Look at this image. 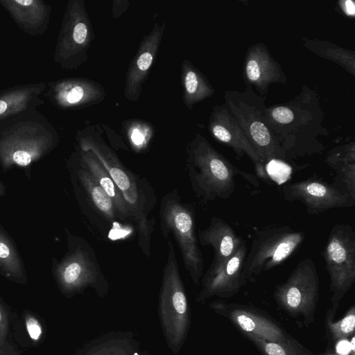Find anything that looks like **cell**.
<instances>
[{
	"mask_svg": "<svg viewBox=\"0 0 355 355\" xmlns=\"http://www.w3.org/2000/svg\"><path fill=\"white\" fill-rule=\"evenodd\" d=\"M335 182L340 181L344 184V191L352 200H355V163L344 166L337 171Z\"/></svg>",
	"mask_w": 355,
	"mask_h": 355,
	"instance_id": "cell-26",
	"label": "cell"
},
{
	"mask_svg": "<svg viewBox=\"0 0 355 355\" xmlns=\"http://www.w3.org/2000/svg\"><path fill=\"white\" fill-rule=\"evenodd\" d=\"M338 6L343 14L348 17H354L355 3L352 0H340L338 1Z\"/></svg>",
	"mask_w": 355,
	"mask_h": 355,
	"instance_id": "cell-28",
	"label": "cell"
},
{
	"mask_svg": "<svg viewBox=\"0 0 355 355\" xmlns=\"http://www.w3.org/2000/svg\"><path fill=\"white\" fill-rule=\"evenodd\" d=\"M53 146L47 130H2L0 164L4 170L28 166L45 156Z\"/></svg>",
	"mask_w": 355,
	"mask_h": 355,
	"instance_id": "cell-12",
	"label": "cell"
},
{
	"mask_svg": "<svg viewBox=\"0 0 355 355\" xmlns=\"http://www.w3.org/2000/svg\"><path fill=\"white\" fill-rule=\"evenodd\" d=\"M84 95V91L81 87L76 86L71 88L65 96L67 103L74 104L80 101Z\"/></svg>",
	"mask_w": 355,
	"mask_h": 355,
	"instance_id": "cell-29",
	"label": "cell"
},
{
	"mask_svg": "<svg viewBox=\"0 0 355 355\" xmlns=\"http://www.w3.org/2000/svg\"><path fill=\"white\" fill-rule=\"evenodd\" d=\"M266 120L288 159L323 150L319 137L328 135L324 112L318 93L306 85L288 102L266 106Z\"/></svg>",
	"mask_w": 355,
	"mask_h": 355,
	"instance_id": "cell-1",
	"label": "cell"
},
{
	"mask_svg": "<svg viewBox=\"0 0 355 355\" xmlns=\"http://www.w3.org/2000/svg\"><path fill=\"white\" fill-rule=\"evenodd\" d=\"M303 46L318 56L332 61L355 76V52L327 40L302 37Z\"/></svg>",
	"mask_w": 355,
	"mask_h": 355,
	"instance_id": "cell-22",
	"label": "cell"
},
{
	"mask_svg": "<svg viewBox=\"0 0 355 355\" xmlns=\"http://www.w3.org/2000/svg\"><path fill=\"white\" fill-rule=\"evenodd\" d=\"M315 355H339V354H336L334 350L328 349L323 353H321L319 354H315Z\"/></svg>",
	"mask_w": 355,
	"mask_h": 355,
	"instance_id": "cell-34",
	"label": "cell"
},
{
	"mask_svg": "<svg viewBox=\"0 0 355 355\" xmlns=\"http://www.w3.org/2000/svg\"><path fill=\"white\" fill-rule=\"evenodd\" d=\"M160 230L165 239L172 234L182 254L183 263L193 283L198 285L203 276V259L196 231L195 208L183 202L177 189L166 193L159 205Z\"/></svg>",
	"mask_w": 355,
	"mask_h": 355,
	"instance_id": "cell-6",
	"label": "cell"
},
{
	"mask_svg": "<svg viewBox=\"0 0 355 355\" xmlns=\"http://www.w3.org/2000/svg\"><path fill=\"white\" fill-rule=\"evenodd\" d=\"M209 306L230 320L244 336L268 342H285L292 337L276 320L254 306L219 299L211 302Z\"/></svg>",
	"mask_w": 355,
	"mask_h": 355,
	"instance_id": "cell-10",
	"label": "cell"
},
{
	"mask_svg": "<svg viewBox=\"0 0 355 355\" xmlns=\"http://www.w3.org/2000/svg\"><path fill=\"white\" fill-rule=\"evenodd\" d=\"M198 243L202 246H211L214 257L209 269L220 266L239 249L243 240L223 218L214 216L209 225L198 231Z\"/></svg>",
	"mask_w": 355,
	"mask_h": 355,
	"instance_id": "cell-17",
	"label": "cell"
},
{
	"mask_svg": "<svg viewBox=\"0 0 355 355\" xmlns=\"http://www.w3.org/2000/svg\"><path fill=\"white\" fill-rule=\"evenodd\" d=\"M243 77L245 88L254 89L261 96H266L270 85L287 83L281 65L261 42L248 47L243 60Z\"/></svg>",
	"mask_w": 355,
	"mask_h": 355,
	"instance_id": "cell-16",
	"label": "cell"
},
{
	"mask_svg": "<svg viewBox=\"0 0 355 355\" xmlns=\"http://www.w3.org/2000/svg\"><path fill=\"white\" fill-rule=\"evenodd\" d=\"M319 277L310 257L300 261L286 280L277 285L273 298L278 307L307 327L313 322L319 300Z\"/></svg>",
	"mask_w": 355,
	"mask_h": 355,
	"instance_id": "cell-8",
	"label": "cell"
},
{
	"mask_svg": "<svg viewBox=\"0 0 355 355\" xmlns=\"http://www.w3.org/2000/svg\"><path fill=\"white\" fill-rule=\"evenodd\" d=\"M153 56L148 52L142 53L137 60V67L141 71L147 70L151 65Z\"/></svg>",
	"mask_w": 355,
	"mask_h": 355,
	"instance_id": "cell-31",
	"label": "cell"
},
{
	"mask_svg": "<svg viewBox=\"0 0 355 355\" xmlns=\"http://www.w3.org/2000/svg\"><path fill=\"white\" fill-rule=\"evenodd\" d=\"M76 355H147L130 331H111L86 343Z\"/></svg>",
	"mask_w": 355,
	"mask_h": 355,
	"instance_id": "cell-18",
	"label": "cell"
},
{
	"mask_svg": "<svg viewBox=\"0 0 355 355\" xmlns=\"http://www.w3.org/2000/svg\"><path fill=\"white\" fill-rule=\"evenodd\" d=\"M245 336L252 342L261 355L315 354L293 336L285 342H268L250 335H245Z\"/></svg>",
	"mask_w": 355,
	"mask_h": 355,
	"instance_id": "cell-24",
	"label": "cell"
},
{
	"mask_svg": "<svg viewBox=\"0 0 355 355\" xmlns=\"http://www.w3.org/2000/svg\"><path fill=\"white\" fill-rule=\"evenodd\" d=\"M284 198L287 201L302 202L309 214L318 215L331 209L352 207L355 200L334 184L310 178L282 187Z\"/></svg>",
	"mask_w": 355,
	"mask_h": 355,
	"instance_id": "cell-13",
	"label": "cell"
},
{
	"mask_svg": "<svg viewBox=\"0 0 355 355\" xmlns=\"http://www.w3.org/2000/svg\"><path fill=\"white\" fill-rule=\"evenodd\" d=\"M247 254L245 242L243 241L236 252L220 266L209 269L202 276V288L196 298L204 303L209 298L225 299L236 295L247 282L243 277V266Z\"/></svg>",
	"mask_w": 355,
	"mask_h": 355,
	"instance_id": "cell-14",
	"label": "cell"
},
{
	"mask_svg": "<svg viewBox=\"0 0 355 355\" xmlns=\"http://www.w3.org/2000/svg\"><path fill=\"white\" fill-rule=\"evenodd\" d=\"M336 313L329 308L325 314L324 327L329 344L334 345L337 341L351 338L355 332V306L352 305L345 315L335 321Z\"/></svg>",
	"mask_w": 355,
	"mask_h": 355,
	"instance_id": "cell-23",
	"label": "cell"
},
{
	"mask_svg": "<svg viewBox=\"0 0 355 355\" xmlns=\"http://www.w3.org/2000/svg\"><path fill=\"white\" fill-rule=\"evenodd\" d=\"M67 250L61 258L53 259L52 273L60 291L71 297L92 289L100 297L109 293L110 284L104 276L92 247L83 237L66 231Z\"/></svg>",
	"mask_w": 355,
	"mask_h": 355,
	"instance_id": "cell-3",
	"label": "cell"
},
{
	"mask_svg": "<svg viewBox=\"0 0 355 355\" xmlns=\"http://www.w3.org/2000/svg\"><path fill=\"white\" fill-rule=\"evenodd\" d=\"M6 193V188L3 182L0 179V198L5 196Z\"/></svg>",
	"mask_w": 355,
	"mask_h": 355,
	"instance_id": "cell-33",
	"label": "cell"
},
{
	"mask_svg": "<svg viewBox=\"0 0 355 355\" xmlns=\"http://www.w3.org/2000/svg\"><path fill=\"white\" fill-rule=\"evenodd\" d=\"M69 171L78 203L91 220L110 227L121 220L112 199L80 161L70 165Z\"/></svg>",
	"mask_w": 355,
	"mask_h": 355,
	"instance_id": "cell-11",
	"label": "cell"
},
{
	"mask_svg": "<svg viewBox=\"0 0 355 355\" xmlns=\"http://www.w3.org/2000/svg\"><path fill=\"white\" fill-rule=\"evenodd\" d=\"M225 104L236 119L261 162L286 161V152L269 128L266 120V96L252 89L226 90Z\"/></svg>",
	"mask_w": 355,
	"mask_h": 355,
	"instance_id": "cell-5",
	"label": "cell"
},
{
	"mask_svg": "<svg viewBox=\"0 0 355 355\" xmlns=\"http://www.w3.org/2000/svg\"><path fill=\"white\" fill-rule=\"evenodd\" d=\"M90 171L99 185L113 201L122 221L131 220L128 207L121 192L99 159L92 152L83 155L80 160Z\"/></svg>",
	"mask_w": 355,
	"mask_h": 355,
	"instance_id": "cell-19",
	"label": "cell"
},
{
	"mask_svg": "<svg viewBox=\"0 0 355 355\" xmlns=\"http://www.w3.org/2000/svg\"><path fill=\"white\" fill-rule=\"evenodd\" d=\"M12 355H18L16 352H14Z\"/></svg>",
	"mask_w": 355,
	"mask_h": 355,
	"instance_id": "cell-35",
	"label": "cell"
},
{
	"mask_svg": "<svg viewBox=\"0 0 355 355\" xmlns=\"http://www.w3.org/2000/svg\"><path fill=\"white\" fill-rule=\"evenodd\" d=\"M87 30L85 24L78 23L74 28L73 33V37L74 41L78 44H83L87 37Z\"/></svg>",
	"mask_w": 355,
	"mask_h": 355,
	"instance_id": "cell-30",
	"label": "cell"
},
{
	"mask_svg": "<svg viewBox=\"0 0 355 355\" xmlns=\"http://www.w3.org/2000/svg\"><path fill=\"white\" fill-rule=\"evenodd\" d=\"M0 273L17 283L24 284L27 275L24 261L7 232L0 226Z\"/></svg>",
	"mask_w": 355,
	"mask_h": 355,
	"instance_id": "cell-21",
	"label": "cell"
},
{
	"mask_svg": "<svg viewBox=\"0 0 355 355\" xmlns=\"http://www.w3.org/2000/svg\"><path fill=\"white\" fill-rule=\"evenodd\" d=\"M330 279V307L335 313L355 282V232L348 224H336L322 251Z\"/></svg>",
	"mask_w": 355,
	"mask_h": 355,
	"instance_id": "cell-9",
	"label": "cell"
},
{
	"mask_svg": "<svg viewBox=\"0 0 355 355\" xmlns=\"http://www.w3.org/2000/svg\"><path fill=\"white\" fill-rule=\"evenodd\" d=\"M158 298V315L168 348L176 355L187 338L191 326V309L180 274L175 251L169 239Z\"/></svg>",
	"mask_w": 355,
	"mask_h": 355,
	"instance_id": "cell-4",
	"label": "cell"
},
{
	"mask_svg": "<svg viewBox=\"0 0 355 355\" xmlns=\"http://www.w3.org/2000/svg\"><path fill=\"white\" fill-rule=\"evenodd\" d=\"M187 170L196 197L204 203L229 198L234 192V178L238 175L252 184L259 185L254 178L240 171L204 140L196 143L191 148Z\"/></svg>",
	"mask_w": 355,
	"mask_h": 355,
	"instance_id": "cell-2",
	"label": "cell"
},
{
	"mask_svg": "<svg viewBox=\"0 0 355 355\" xmlns=\"http://www.w3.org/2000/svg\"><path fill=\"white\" fill-rule=\"evenodd\" d=\"M8 330V315L4 307L0 302V355H7L6 345Z\"/></svg>",
	"mask_w": 355,
	"mask_h": 355,
	"instance_id": "cell-27",
	"label": "cell"
},
{
	"mask_svg": "<svg viewBox=\"0 0 355 355\" xmlns=\"http://www.w3.org/2000/svg\"><path fill=\"white\" fill-rule=\"evenodd\" d=\"M325 163L332 170L355 163V145L354 141L332 148L327 155Z\"/></svg>",
	"mask_w": 355,
	"mask_h": 355,
	"instance_id": "cell-25",
	"label": "cell"
},
{
	"mask_svg": "<svg viewBox=\"0 0 355 355\" xmlns=\"http://www.w3.org/2000/svg\"><path fill=\"white\" fill-rule=\"evenodd\" d=\"M210 130L214 137L230 147L238 159L246 155L252 162L257 177L265 181L268 179L265 165L225 104L215 107L211 116Z\"/></svg>",
	"mask_w": 355,
	"mask_h": 355,
	"instance_id": "cell-15",
	"label": "cell"
},
{
	"mask_svg": "<svg viewBox=\"0 0 355 355\" xmlns=\"http://www.w3.org/2000/svg\"><path fill=\"white\" fill-rule=\"evenodd\" d=\"M304 238V232L288 225L260 230L254 235L243 262L245 281L254 283L262 272L282 263L301 245Z\"/></svg>",
	"mask_w": 355,
	"mask_h": 355,
	"instance_id": "cell-7",
	"label": "cell"
},
{
	"mask_svg": "<svg viewBox=\"0 0 355 355\" xmlns=\"http://www.w3.org/2000/svg\"><path fill=\"white\" fill-rule=\"evenodd\" d=\"M42 89L43 87L39 85H31L12 89L0 94V121L32 110L38 104L39 94Z\"/></svg>",
	"mask_w": 355,
	"mask_h": 355,
	"instance_id": "cell-20",
	"label": "cell"
},
{
	"mask_svg": "<svg viewBox=\"0 0 355 355\" xmlns=\"http://www.w3.org/2000/svg\"><path fill=\"white\" fill-rule=\"evenodd\" d=\"M131 138L132 141L137 145H140L144 141L143 135L137 129L134 130Z\"/></svg>",
	"mask_w": 355,
	"mask_h": 355,
	"instance_id": "cell-32",
	"label": "cell"
}]
</instances>
